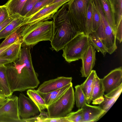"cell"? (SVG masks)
Segmentation results:
<instances>
[{
    "instance_id": "cell-1",
    "label": "cell",
    "mask_w": 122,
    "mask_h": 122,
    "mask_svg": "<svg viewBox=\"0 0 122 122\" xmlns=\"http://www.w3.org/2000/svg\"><path fill=\"white\" fill-rule=\"evenodd\" d=\"M32 47L22 43L18 59L6 66V75L13 92L34 89L40 83L32 63L30 52Z\"/></svg>"
},
{
    "instance_id": "cell-2",
    "label": "cell",
    "mask_w": 122,
    "mask_h": 122,
    "mask_svg": "<svg viewBox=\"0 0 122 122\" xmlns=\"http://www.w3.org/2000/svg\"><path fill=\"white\" fill-rule=\"evenodd\" d=\"M54 15L53 34L51 41L52 49L56 52L62 50L75 36L69 17L67 3Z\"/></svg>"
},
{
    "instance_id": "cell-3",
    "label": "cell",
    "mask_w": 122,
    "mask_h": 122,
    "mask_svg": "<svg viewBox=\"0 0 122 122\" xmlns=\"http://www.w3.org/2000/svg\"><path fill=\"white\" fill-rule=\"evenodd\" d=\"M53 30V21L47 20L31 25L25 24L22 33V43L33 46L41 41H51Z\"/></svg>"
},
{
    "instance_id": "cell-4",
    "label": "cell",
    "mask_w": 122,
    "mask_h": 122,
    "mask_svg": "<svg viewBox=\"0 0 122 122\" xmlns=\"http://www.w3.org/2000/svg\"><path fill=\"white\" fill-rule=\"evenodd\" d=\"M90 0H71L67 3L69 16L76 34L79 32H83L86 35V16Z\"/></svg>"
},
{
    "instance_id": "cell-5",
    "label": "cell",
    "mask_w": 122,
    "mask_h": 122,
    "mask_svg": "<svg viewBox=\"0 0 122 122\" xmlns=\"http://www.w3.org/2000/svg\"><path fill=\"white\" fill-rule=\"evenodd\" d=\"M90 45L88 36L83 32H78L62 49V56L69 63L81 59Z\"/></svg>"
},
{
    "instance_id": "cell-6",
    "label": "cell",
    "mask_w": 122,
    "mask_h": 122,
    "mask_svg": "<svg viewBox=\"0 0 122 122\" xmlns=\"http://www.w3.org/2000/svg\"><path fill=\"white\" fill-rule=\"evenodd\" d=\"M74 92L71 86L58 99L48 106V117H64L71 112L75 104Z\"/></svg>"
},
{
    "instance_id": "cell-7",
    "label": "cell",
    "mask_w": 122,
    "mask_h": 122,
    "mask_svg": "<svg viewBox=\"0 0 122 122\" xmlns=\"http://www.w3.org/2000/svg\"><path fill=\"white\" fill-rule=\"evenodd\" d=\"M91 34L100 39L109 54H112L117 49L115 33L107 20L101 21L98 28Z\"/></svg>"
},
{
    "instance_id": "cell-8",
    "label": "cell",
    "mask_w": 122,
    "mask_h": 122,
    "mask_svg": "<svg viewBox=\"0 0 122 122\" xmlns=\"http://www.w3.org/2000/svg\"><path fill=\"white\" fill-rule=\"evenodd\" d=\"M18 99L15 95L7 97L0 107V122H22L19 114Z\"/></svg>"
},
{
    "instance_id": "cell-9",
    "label": "cell",
    "mask_w": 122,
    "mask_h": 122,
    "mask_svg": "<svg viewBox=\"0 0 122 122\" xmlns=\"http://www.w3.org/2000/svg\"><path fill=\"white\" fill-rule=\"evenodd\" d=\"M19 114L21 119H26L36 115L40 112L33 101L24 94L20 93L18 99Z\"/></svg>"
},
{
    "instance_id": "cell-10",
    "label": "cell",
    "mask_w": 122,
    "mask_h": 122,
    "mask_svg": "<svg viewBox=\"0 0 122 122\" xmlns=\"http://www.w3.org/2000/svg\"><path fill=\"white\" fill-rule=\"evenodd\" d=\"M68 2L66 1H61L43 8L30 17L25 24L31 25L51 19L59 9Z\"/></svg>"
},
{
    "instance_id": "cell-11",
    "label": "cell",
    "mask_w": 122,
    "mask_h": 122,
    "mask_svg": "<svg viewBox=\"0 0 122 122\" xmlns=\"http://www.w3.org/2000/svg\"><path fill=\"white\" fill-rule=\"evenodd\" d=\"M102 79L106 94L118 87L122 84V66L112 70Z\"/></svg>"
},
{
    "instance_id": "cell-12",
    "label": "cell",
    "mask_w": 122,
    "mask_h": 122,
    "mask_svg": "<svg viewBox=\"0 0 122 122\" xmlns=\"http://www.w3.org/2000/svg\"><path fill=\"white\" fill-rule=\"evenodd\" d=\"M96 52L94 47L90 45L82 55L80 70L81 77H87L91 73L95 64Z\"/></svg>"
},
{
    "instance_id": "cell-13",
    "label": "cell",
    "mask_w": 122,
    "mask_h": 122,
    "mask_svg": "<svg viewBox=\"0 0 122 122\" xmlns=\"http://www.w3.org/2000/svg\"><path fill=\"white\" fill-rule=\"evenodd\" d=\"M72 77L64 76L57 78L44 82L40 85L37 91L40 92L47 93L57 90L71 82Z\"/></svg>"
},
{
    "instance_id": "cell-14",
    "label": "cell",
    "mask_w": 122,
    "mask_h": 122,
    "mask_svg": "<svg viewBox=\"0 0 122 122\" xmlns=\"http://www.w3.org/2000/svg\"><path fill=\"white\" fill-rule=\"evenodd\" d=\"M82 109V122H94L100 118L106 112L99 106H93L86 103Z\"/></svg>"
},
{
    "instance_id": "cell-15",
    "label": "cell",
    "mask_w": 122,
    "mask_h": 122,
    "mask_svg": "<svg viewBox=\"0 0 122 122\" xmlns=\"http://www.w3.org/2000/svg\"><path fill=\"white\" fill-rule=\"evenodd\" d=\"M104 92L102 79L95 75L93 83L92 94V101L93 104H100L104 100Z\"/></svg>"
},
{
    "instance_id": "cell-16",
    "label": "cell",
    "mask_w": 122,
    "mask_h": 122,
    "mask_svg": "<svg viewBox=\"0 0 122 122\" xmlns=\"http://www.w3.org/2000/svg\"><path fill=\"white\" fill-rule=\"evenodd\" d=\"M30 18L20 15L14 19L0 32V40L5 38L17 28L25 24Z\"/></svg>"
},
{
    "instance_id": "cell-17",
    "label": "cell",
    "mask_w": 122,
    "mask_h": 122,
    "mask_svg": "<svg viewBox=\"0 0 122 122\" xmlns=\"http://www.w3.org/2000/svg\"><path fill=\"white\" fill-rule=\"evenodd\" d=\"M72 85L71 82L60 89L47 93H42L37 91L44 100L46 105L48 106L58 99Z\"/></svg>"
},
{
    "instance_id": "cell-18",
    "label": "cell",
    "mask_w": 122,
    "mask_h": 122,
    "mask_svg": "<svg viewBox=\"0 0 122 122\" xmlns=\"http://www.w3.org/2000/svg\"><path fill=\"white\" fill-rule=\"evenodd\" d=\"M96 71L92 70L84 82L80 85L86 98L87 103L90 104L92 101V88Z\"/></svg>"
},
{
    "instance_id": "cell-19",
    "label": "cell",
    "mask_w": 122,
    "mask_h": 122,
    "mask_svg": "<svg viewBox=\"0 0 122 122\" xmlns=\"http://www.w3.org/2000/svg\"><path fill=\"white\" fill-rule=\"evenodd\" d=\"M6 66L0 65V90L6 97L12 95L13 92L8 81L6 73Z\"/></svg>"
},
{
    "instance_id": "cell-20",
    "label": "cell",
    "mask_w": 122,
    "mask_h": 122,
    "mask_svg": "<svg viewBox=\"0 0 122 122\" xmlns=\"http://www.w3.org/2000/svg\"><path fill=\"white\" fill-rule=\"evenodd\" d=\"M22 41L16 44L0 55V58L14 62L19 58L20 53Z\"/></svg>"
},
{
    "instance_id": "cell-21",
    "label": "cell",
    "mask_w": 122,
    "mask_h": 122,
    "mask_svg": "<svg viewBox=\"0 0 122 122\" xmlns=\"http://www.w3.org/2000/svg\"><path fill=\"white\" fill-rule=\"evenodd\" d=\"M108 0L112 13L116 30L117 26L122 21V0Z\"/></svg>"
},
{
    "instance_id": "cell-22",
    "label": "cell",
    "mask_w": 122,
    "mask_h": 122,
    "mask_svg": "<svg viewBox=\"0 0 122 122\" xmlns=\"http://www.w3.org/2000/svg\"><path fill=\"white\" fill-rule=\"evenodd\" d=\"M27 0H8L4 5L10 16L20 15L22 8Z\"/></svg>"
},
{
    "instance_id": "cell-23",
    "label": "cell",
    "mask_w": 122,
    "mask_h": 122,
    "mask_svg": "<svg viewBox=\"0 0 122 122\" xmlns=\"http://www.w3.org/2000/svg\"><path fill=\"white\" fill-rule=\"evenodd\" d=\"M24 25L17 29L5 38V39L0 44V48L18 41H23L22 33Z\"/></svg>"
},
{
    "instance_id": "cell-24",
    "label": "cell",
    "mask_w": 122,
    "mask_h": 122,
    "mask_svg": "<svg viewBox=\"0 0 122 122\" xmlns=\"http://www.w3.org/2000/svg\"><path fill=\"white\" fill-rule=\"evenodd\" d=\"M27 94L36 105L40 112L45 109H47L48 106L37 90L28 89L27 91Z\"/></svg>"
},
{
    "instance_id": "cell-25",
    "label": "cell",
    "mask_w": 122,
    "mask_h": 122,
    "mask_svg": "<svg viewBox=\"0 0 122 122\" xmlns=\"http://www.w3.org/2000/svg\"><path fill=\"white\" fill-rule=\"evenodd\" d=\"M88 36L90 44L98 52H101L103 56H105L106 53H107V50L100 39L92 34Z\"/></svg>"
},
{
    "instance_id": "cell-26",
    "label": "cell",
    "mask_w": 122,
    "mask_h": 122,
    "mask_svg": "<svg viewBox=\"0 0 122 122\" xmlns=\"http://www.w3.org/2000/svg\"><path fill=\"white\" fill-rule=\"evenodd\" d=\"M107 20L115 33L116 27L111 6L108 0H101Z\"/></svg>"
},
{
    "instance_id": "cell-27",
    "label": "cell",
    "mask_w": 122,
    "mask_h": 122,
    "mask_svg": "<svg viewBox=\"0 0 122 122\" xmlns=\"http://www.w3.org/2000/svg\"><path fill=\"white\" fill-rule=\"evenodd\" d=\"M75 88L74 97L76 106L79 109L81 108L87 103L86 97L80 85L76 86Z\"/></svg>"
},
{
    "instance_id": "cell-28",
    "label": "cell",
    "mask_w": 122,
    "mask_h": 122,
    "mask_svg": "<svg viewBox=\"0 0 122 122\" xmlns=\"http://www.w3.org/2000/svg\"><path fill=\"white\" fill-rule=\"evenodd\" d=\"M55 0H40L35 5L25 17H30L43 8L51 5Z\"/></svg>"
},
{
    "instance_id": "cell-29",
    "label": "cell",
    "mask_w": 122,
    "mask_h": 122,
    "mask_svg": "<svg viewBox=\"0 0 122 122\" xmlns=\"http://www.w3.org/2000/svg\"><path fill=\"white\" fill-rule=\"evenodd\" d=\"M92 3L91 0L88 5L86 24V35L88 36L92 33Z\"/></svg>"
},
{
    "instance_id": "cell-30",
    "label": "cell",
    "mask_w": 122,
    "mask_h": 122,
    "mask_svg": "<svg viewBox=\"0 0 122 122\" xmlns=\"http://www.w3.org/2000/svg\"><path fill=\"white\" fill-rule=\"evenodd\" d=\"M65 117L68 122H82L83 114L82 108H79L75 112H71Z\"/></svg>"
},
{
    "instance_id": "cell-31",
    "label": "cell",
    "mask_w": 122,
    "mask_h": 122,
    "mask_svg": "<svg viewBox=\"0 0 122 122\" xmlns=\"http://www.w3.org/2000/svg\"><path fill=\"white\" fill-rule=\"evenodd\" d=\"M92 33L95 32L99 27L101 22V19L100 16L94 5L92 2Z\"/></svg>"
},
{
    "instance_id": "cell-32",
    "label": "cell",
    "mask_w": 122,
    "mask_h": 122,
    "mask_svg": "<svg viewBox=\"0 0 122 122\" xmlns=\"http://www.w3.org/2000/svg\"><path fill=\"white\" fill-rule=\"evenodd\" d=\"M40 0H27L21 10L20 15L25 17L35 4Z\"/></svg>"
},
{
    "instance_id": "cell-33",
    "label": "cell",
    "mask_w": 122,
    "mask_h": 122,
    "mask_svg": "<svg viewBox=\"0 0 122 122\" xmlns=\"http://www.w3.org/2000/svg\"><path fill=\"white\" fill-rule=\"evenodd\" d=\"M118 97H104L103 101L99 105V106L107 112Z\"/></svg>"
},
{
    "instance_id": "cell-34",
    "label": "cell",
    "mask_w": 122,
    "mask_h": 122,
    "mask_svg": "<svg viewBox=\"0 0 122 122\" xmlns=\"http://www.w3.org/2000/svg\"><path fill=\"white\" fill-rule=\"evenodd\" d=\"M9 16L7 9L4 5L0 6V24Z\"/></svg>"
},
{
    "instance_id": "cell-35",
    "label": "cell",
    "mask_w": 122,
    "mask_h": 122,
    "mask_svg": "<svg viewBox=\"0 0 122 122\" xmlns=\"http://www.w3.org/2000/svg\"><path fill=\"white\" fill-rule=\"evenodd\" d=\"M122 91V84L109 93L104 95V97H119Z\"/></svg>"
},
{
    "instance_id": "cell-36",
    "label": "cell",
    "mask_w": 122,
    "mask_h": 122,
    "mask_svg": "<svg viewBox=\"0 0 122 122\" xmlns=\"http://www.w3.org/2000/svg\"><path fill=\"white\" fill-rule=\"evenodd\" d=\"M20 15L16 14L10 16L3 22L0 24V32L14 19Z\"/></svg>"
},
{
    "instance_id": "cell-37",
    "label": "cell",
    "mask_w": 122,
    "mask_h": 122,
    "mask_svg": "<svg viewBox=\"0 0 122 122\" xmlns=\"http://www.w3.org/2000/svg\"><path fill=\"white\" fill-rule=\"evenodd\" d=\"M115 34L116 39L118 40L120 43H121L122 39V21L116 27Z\"/></svg>"
},
{
    "instance_id": "cell-38",
    "label": "cell",
    "mask_w": 122,
    "mask_h": 122,
    "mask_svg": "<svg viewBox=\"0 0 122 122\" xmlns=\"http://www.w3.org/2000/svg\"><path fill=\"white\" fill-rule=\"evenodd\" d=\"M21 41L23 42L22 40H20L17 41L13 43L0 48V55L13 47L15 45Z\"/></svg>"
},
{
    "instance_id": "cell-39",
    "label": "cell",
    "mask_w": 122,
    "mask_h": 122,
    "mask_svg": "<svg viewBox=\"0 0 122 122\" xmlns=\"http://www.w3.org/2000/svg\"><path fill=\"white\" fill-rule=\"evenodd\" d=\"M10 63V62L8 60L0 58V65H5Z\"/></svg>"
},
{
    "instance_id": "cell-40",
    "label": "cell",
    "mask_w": 122,
    "mask_h": 122,
    "mask_svg": "<svg viewBox=\"0 0 122 122\" xmlns=\"http://www.w3.org/2000/svg\"><path fill=\"white\" fill-rule=\"evenodd\" d=\"M7 99V97H0V107L5 103Z\"/></svg>"
},
{
    "instance_id": "cell-41",
    "label": "cell",
    "mask_w": 122,
    "mask_h": 122,
    "mask_svg": "<svg viewBox=\"0 0 122 122\" xmlns=\"http://www.w3.org/2000/svg\"><path fill=\"white\" fill-rule=\"evenodd\" d=\"M71 0H55L51 4L57 3L59 2L66 1H67L68 2Z\"/></svg>"
},
{
    "instance_id": "cell-42",
    "label": "cell",
    "mask_w": 122,
    "mask_h": 122,
    "mask_svg": "<svg viewBox=\"0 0 122 122\" xmlns=\"http://www.w3.org/2000/svg\"><path fill=\"white\" fill-rule=\"evenodd\" d=\"M0 97H6L3 93L0 90Z\"/></svg>"
}]
</instances>
